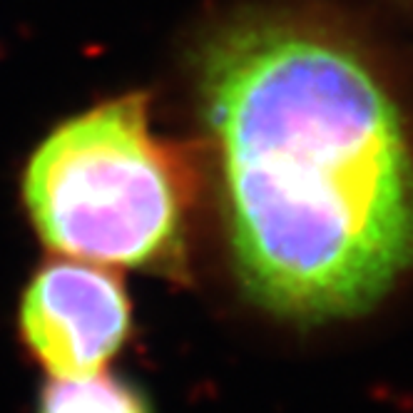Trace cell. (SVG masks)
I'll return each mask as SVG.
<instances>
[{"mask_svg": "<svg viewBox=\"0 0 413 413\" xmlns=\"http://www.w3.org/2000/svg\"><path fill=\"white\" fill-rule=\"evenodd\" d=\"M199 78L247 292L302 321L376 304L413 264V157L374 73L257 20L214 37Z\"/></svg>", "mask_w": 413, "mask_h": 413, "instance_id": "obj_1", "label": "cell"}, {"mask_svg": "<svg viewBox=\"0 0 413 413\" xmlns=\"http://www.w3.org/2000/svg\"><path fill=\"white\" fill-rule=\"evenodd\" d=\"M45 247L92 264L170 269L185 252V162L149 128L147 97L102 102L40 142L23 180Z\"/></svg>", "mask_w": 413, "mask_h": 413, "instance_id": "obj_2", "label": "cell"}, {"mask_svg": "<svg viewBox=\"0 0 413 413\" xmlns=\"http://www.w3.org/2000/svg\"><path fill=\"white\" fill-rule=\"evenodd\" d=\"M132 328V307L115 274L90 264L53 261L23 294L25 346L53 378L102 374Z\"/></svg>", "mask_w": 413, "mask_h": 413, "instance_id": "obj_3", "label": "cell"}, {"mask_svg": "<svg viewBox=\"0 0 413 413\" xmlns=\"http://www.w3.org/2000/svg\"><path fill=\"white\" fill-rule=\"evenodd\" d=\"M37 413H152L142 393L128 381L95 374L87 378H55L43 388Z\"/></svg>", "mask_w": 413, "mask_h": 413, "instance_id": "obj_4", "label": "cell"}]
</instances>
